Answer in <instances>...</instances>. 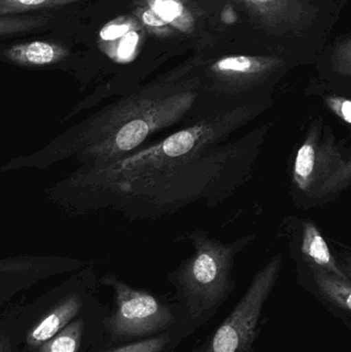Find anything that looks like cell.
<instances>
[{
    "label": "cell",
    "instance_id": "11",
    "mask_svg": "<svg viewBox=\"0 0 351 352\" xmlns=\"http://www.w3.org/2000/svg\"><path fill=\"white\" fill-rule=\"evenodd\" d=\"M84 328V322L82 320H73L53 338L45 341L37 351L38 352H78Z\"/></svg>",
    "mask_w": 351,
    "mask_h": 352
},
{
    "label": "cell",
    "instance_id": "1",
    "mask_svg": "<svg viewBox=\"0 0 351 352\" xmlns=\"http://www.w3.org/2000/svg\"><path fill=\"white\" fill-rule=\"evenodd\" d=\"M270 107L218 109L70 182L96 190L99 201L130 219L156 221L197 203L214 208L253 178L273 122L236 134Z\"/></svg>",
    "mask_w": 351,
    "mask_h": 352
},
{
    "label": "cell",
    "instance_id": "18",
    "mask_svg": "<svg viewBox=\"0 0 351 352\" xmlns=\"http://www.w3.org/2000/svg\"><path fill=\"white\" fill-rule=\"evenodd\" d=\"M326 107L342 122L348 128L351 125V102L350 98L341 95H326L324 96Z\"/></svg>",
    "mask_w": 351,
    "mask_h": 352
},
{
    "label": "cell",
    "instance_id": "6",
    "mask_svg": "<svg viewBox=\"0 0 351 352\" xmlns=\"http://www.w3.org/2000/svg\"><path fill=\"white\" fill-rule=\"evenodd\" d=\"M104 283L115 292V310L104 320L113 341L125 344L169 332L187 339L171 296L135 289L115 276L105 277Z\"/></svg>",
    "mask_w": 351,
    "mask_h": 352
},
{
    "label": "cell",
    "instance_id": "17",
    "mask_svg": "<svg viewBox=\"0 0 351 352\" xmlns=\"http://www.w3.org/2000/svg\"><path fill=\"white\" fill-rule=\"evenodd\" d=\"M138 29V23L134 19L120 16L107 23L99 31L98 43H109L124 36L129 31Z\"/></svg>",
    "mask_w": 351,
    "mask_h": 352
},
{
    "label": "cell",
    "instance_id": "15",
    "mask_svg": "<svg viewBox=\"0 0 351 352\" xmlns=\"http://www.w3.org/2000/svg\"><path fill=\"white\" fill-rule=\"evenodd\" d=\"M49 21V18L43 16H0V36L30 32L45 26Z\"/></svg>",
    "mask_w": 351,
    "mask_h": 352
},
{
    "label": "cell",
    "instance_id": "14",
    "mask_svg": "<svg viewBox=\"0 0 351 352\" xmlns=\"http://www.w3.org/2000/svg\"><path fill=\"white\" fill-rule=\"evenodd\" d=\"M138 43H139V34L137 29H134L115 41L98 43V45L103 53L106 54L115 61L127 62L133 58Z\"/></svg>",
    "mask_w": 351,
    "mask_h": 352
},
{
    "label": "cell",
    "instance_id": "4",
    "mask_svg": "<svg viewBox=\"0 0 351 352\" xmlns=\"http://www.w3.org/2000/svg\"><path fill=\"white\" fill-rule=\"evenodd\" d=\"M290 195L302 210L339 199L351 184V150L323 116L313 118L293 153L288 170Z\"/></svg>",
    "mask_w": 351,
    "mask_h": 352
},
{
    "label": "cell",
    "instance_id": "8",
    "mask_svg": "<svg viewBox=\"0 0 351 352\" xmlns=\"http://www.w3.org/2000/svg\"><path fill=\"white\" fill-rule=\"evenodd\" d=\"M297 281L351 331V279L323 269L296 265Z\"/></svg>",
    "mask_w": 351,
    "mask_h": 352
},
{
    "label": "cell",
    "instance_id": "12",
    "mask_svg": "<svg viewBox=\"0 0 351 352\" xmlns=\"http://www.w3.org/2000/svg\"><path fill=\"white\" fill-rule=\"evenodd\" d=\"M183 338L179 333L169 332L152 338L125 343L109 352H175Z\"/></svg>",
    "mask_w": 351,
    "mask_h": 352
},
{
    "label": "cell",
    "instance_id": "13",
    "mask_svg": "<svg viewBox=\"0 0 351 352\" xmlns=\"http://www.w3.org/2000/svg\"><path fill=\"white\" fill-rule=\"evenodd\" d=\"M87 0H0V16H18L31 10L67 6Z\"/></svg>",
    "mask_w": 351,
    "mask_h": 352
},
{
    "label": "cell",
    "instance_id": "9",
    "mask_svg": "<svg viewBox=\"0 0 351 352\" xmlns=\"http://www.w3.org/2000/svg\"><path fill=\"white\" fill-rule=\"evenodd\" d=\"M82 302L78 295H71L60 302L49 314L34 324L27 334L26 343L33 349H38L45 341L61 332L82 309Z\"/></svg>",
    "mask_w": 351,
    "mask_h": 352
},
{
    "label": "cell",
    "instance_id": "19",
    "mask_svg": "<svg viewBox=\"0 0 351 352\" xmlns=\"http://www.w3.org/2000/svg\"><path fill=\"white\" fill-rule=\"evenodd\" d=\"M0 352H12V343L5 335H0Z\"/></svg>",
    "mask_w": 351,
    "mask_h": 352
},
{
    "label": "cell",
    "instance_id": "3",
    "mask_svg": "<svg viewBox=\"0 0 351 352\" xmlns=\"http://www.w3.org/2000/svg\"><path fill=\"white\" fill-rule=\"evenodd\" d=\"M256 238L249 234L224 242L202 230L185 234L193 252L167 274V281L174 289L171 299L187 339L207 326L230 299L237 287L233 277L237 256Z\"/></svg>",
    "mask_w": 351,
    "mask_h": 352
},
{
    "label": "cell",
    "instance_id": "16",
    "mask_svg": "<svg viewBox=\"0 0 351 352\" xmlns=\"http://www.w3.org/2000/svg\"><path fill=\"white\" fill-rule=\"evenodd\" d=\"M245 4L253 14L265 16H288L294 12L299 0H237Z\"/></svg>",
    "mask_w": 351,
    "mask_h": 352
},
{
    "label": "cell",
    "instance_id": "7",
    "mask_svg": "<svg viewBox=\"0 0 351 352\" xmlns=\"http://www.w3.org/2000/svg\"><path fill=\"white\" fill-rule=\"evenodd\" d=\"M284 223V234L288 236L291 256L296 265L323 269L351 279L350 260L342 261L334 254L315 221L290 217Z\"/></svg>",
    "mask_w": 351,
    "mask_h": 352
},
{
    "label": "cell",
    "instance_id": "5",
    "mask_svg": "<svg viewBox=\"0 0 351 352\" xmlns=\"http://www.w3.org/2000/svg\"><path fill=\"white\" fill-rule=\"evenodd\" d=\"M282 254H276L253 275L247 291L222 324L190 352H255L267 318L264 308L278 285Z\"/></svg>",
    "mask_w": 351,
    "mask_h": 352
},
{
    "label": "cell",
    "instance_id": "2",
    "mask_svg": "<svg viewBox=\"0 0 351 352\" xmlns=\"http://www.w3.org/2000/svg\"><path fill=\"white\" fill-rule=\"evenodd\" d=\"M235 107V105H234ZM222 107L192 68L172 72L124 97L78 131L70 146L93 166L128 156Z\"/></svg>",
    "mask_w": 351,
    "mask_h": 352
},
{
    "label": "cell",
    "instance_id": "10",
    "mask_svg": "<svg viewBox=\"0 0 351 352\" xmlns=\"http://www.w3.org/2000/svg\"><path fill=\"white\" fill-rule=\"evenodd\" d=\"M3 55L20 65L45 66L65 59L69 51L59 43L34 41L12 45L3 52Z\"/></svg>",
    "mask_w": 351,
    "mask_h": 352
}]
</instances>
